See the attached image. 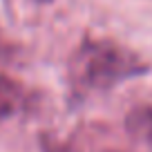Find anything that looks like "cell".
<instances>
[{"mask_svg": "<svg viewBox=\"0 0 152 152\" xmlns=\"http://www.w3.org/2000/svg\"><path fill=\"white\" fill-rule=\"evenodd\" d=\"M47 152H76V150H72V148H67V145H47Z\"/></svg>", "mask_w": 152, "mask_h": 152, "instance_id": "obj_4", "label": "cell"}, {"mask_svg": "<svg viewBox=\"0 0 152 152\" xmlns=\"http://www.w3.org/2000/svg\"><path fill=\"white\" fill-rule=\"evenodd\" d=\"M40 2H49V0H40Z\"/></svg>", "mask_w": 152, "mask_h": 152, "instance_id": "obj_5", "label": "cell"}, {"mask_svg": "<svg viewBox=\"0 0 152 152\" xmlns=\"http://www.w3.org/2000/svg\"><path fill=\"white\" fill-rule=\"evenodd\" d=\"M148 72V65L134 52L110 40H92L74 52L69 61L72 81L87 90H107Z\"/></svg>", "mask_w": 152, "mask_h": 152, "instance_id": "obj_1", "label": "cell"}, {"mask_svg": "<svg viewBox=\"0 0 152 152\" xmlns=\"http://www.w3.org/2000/svg\"><path fill=\"white\" fill-rule=\"evenodd\" d=\"M125 128L137 141L148 145L152 150V107H137L128 114Z\"/></svg>", "mask_w": 152, "mask_h": 152, "instance_id": "obj_3", "label": "cell"}, {"mask_svg": "<svg viewBox=\"0 0 152 152\" xmlns=\"http://www.w3.org/2000/svg\"><path fill=\"white\" fill-rule=\"evenodd\" d=\"M25 105V90L14 78L0 76V123L16 112H20Z\"/></svg>", "mask_w": 152, "mask_h": 152, "instance_id": "obj_2", "label": "cell"}]
</instances>
